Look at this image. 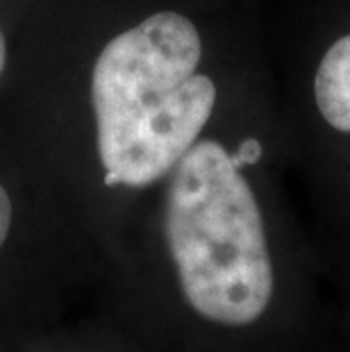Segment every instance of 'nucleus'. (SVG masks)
Here are the masks:
<instances>
[{
    "label": "nucleus",
    "mask_w": 350,
    "mask_h": 352,
    "mask_svg": "<svg viewBox=\"0 0 350 352\" xmlns=\"http://www.w3.org/2000/svg\"><path fill=\"white\" fill-rule=\"evenodd\" d=\"M203 39L180 12H155L96 57L89 98L105 184L144 189L166 177L200 139L219 89L198 73Z\"/></svg>",
    "instance_id": "f257e3e1"
},
{
    "label": "nucleus",
    "mask_w": 350,
    "mask_h": 352,
    "mask_svg": "<svg viewBox=\"0 0 350 352\" xmlns=\"http://www.w3.org/2000/svg\"><path fill=\"white\" fill-rule=\"evenodd\" d=\"M164 230L182 294L198 316L226 327L262 318L273 296V264L241 157L198 139L168 173Z\"/></svg>",
    "instance_id": "f03ea898"
},
{
    "label": "nucleus",
    "mask_w": 350,
    "mask_h": 352,
    "mask_svg": "<svg viewBox=\"0 0 350 352\" xmlns=\"http://www.w3.org/2000/svg\"><path fill=\"white\" fill-rule=\"evenodd\" d=\"M314 102L332 130L350 134V34L339 36L318 62Z\"/></svg>",
    "instance_id": "7ed1b4c3"
},
{
    "label": "nucleus",
    "mask_w": 350,
    "mask_h": 352,
    "mask_svg": "<svg viewBox=\"0 0 350 352\" xmlns=\"http://www.w3.org/2000/svg\"><path fill=\"white\" fill-rule=\"evenodd\" d=\"M12 223H14V202H12L10 191L0 182V250H3L7 236H10V232H12Z\"/></svg>",
    "instance_id": "20e7f679"
},
{
    "label": "nucleus",
    "mask_w": 350,
    "mask_h": 352,
    "mask_svg": "<svg viewBox=\"0 0 350 352\" xmlns=\"http://www.w3.org/2000/svg\"><path fill=\"white\" fill-rule=\"evenodd\" d=\"M5 66H7V39H5L3 28H0V76H3Z\"/></svg>",
    "instance_id": "39448f33"
}]
</instances>
